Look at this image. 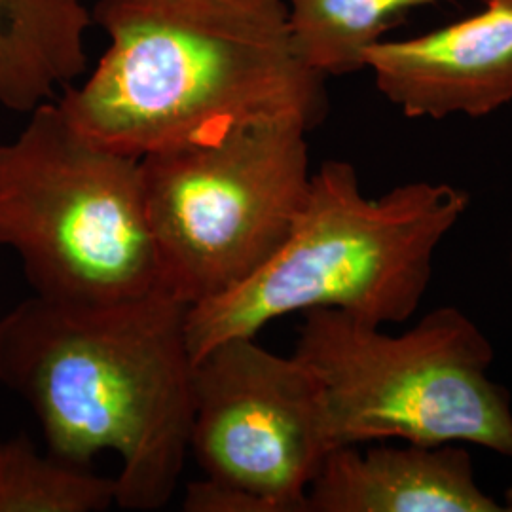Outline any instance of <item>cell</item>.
Instances as JSON below:
<instances>
[{
    "label": "cell",
    "instance_id": "12",
    "mask_svg": "<svg viewBox=\"0 0 512 512\" xmlns=\"http://www.w3.org/2000/svg\"><path fill=\"white\" fill-rule=\"evenodd\" d=\"M116 507V478L40 456L25 435L0 442V512H103Z\"/></svg>",
    "mask_w": 512,
    "mask_h": 512
},
{
    "label": "cell",
    "instance_id": "9",
    "mask_svg": "<svg viewBox=\"0 0 512 512\" xmlns=\"http://www.w3.org/2000/svg\"><path fill=\"white\" fill-rule=\"evenodd\" d=\"M308 512H505L461 444L334 448L308 490Z\"/></svg>",
    "mask_w": 512,
    "mask_h": 512
},
{
    "label": "cell",
    "instance_id": "7",
    "mask_svg": "<svg viewBox=\"0 0 512 512\" xmlns=\"http://www.w3.org/2000/svg\"><path fill=\"white\" fill-rule=\"evenodd\" d=\"M332 450L319 382L294 355L239 336L194 363L190 452L209 478L274 512H308V490Z\"/></svg>",
    "mask_w": 512,
    "mask_h": 512
},
{
    "label": "cell",
    "instance_id": "5",
    "mask_svg": "<svg viewBox=\"0 0 512 512\" xmlns=\"http://www.w3.org/2000/svg\"><path fill=\"white\" fill-rule=\"evenodd\" d=\"M0 247L46 300L162 291L141 160L93 143L52 101L0 145Z\"/></svg>",
    "mask_w": 512,
    "mask_h": 512
},
{
    "label": "cell",
    "instance_id": "10",
    "mask_svg": "<svg viewBox=\"0 0 512 512\" xmlns=\"http://www.w3.org/2000/svg\"><path fill=\"white\" fill-rule=\"evenodd\" d=\"M82 0H0V105L33 112L88 65Z\"/></svg>",
    "mask_w": 512,
    "mask_h": 512
},
{
    "label": "cell",
    "instance_id": "1",
    "mask_svg": "<svg viewBox=\"0 0 512 512\" xmlns=\"http://www.w3.org/2000/svg\"><path fill=\"white\" fill-rule=\"evenodd\" d=\"M184 302L23 300L0 319V382L35 412L54 458L114 452L116 507L164 509L190 454L194 359Z\"/></svg>",
    "mask_w": 512,
    "mask_h": 512
},
{
    "label": "cell",
    "instance_id": "14",
    "mask_svg": "<svg viewBox=\"0 0 512 512\" xmlns=\"http://www.w3.org/2000/svg\"><path fill=\"white\" fill-rule=\"evenodd\" d=\"M503 509L505 512H512V484L507 488V492H505V497H503Z\"/></svg>",
    "mask_w": 512,
    "mask_h": 512
},
{
    "label": "cell",
    "instance_id": "2",
    "mask_svg": "<svg viewBox=\"0 0 512 512\" xmlns=\"http://www.w3.org/2000/svg\"><path fill=\"white\" fill-rule=\"evenodd\" d=\"M109 48L57 101L93 143L131 158L293 116L329 114L281 0H95Z\"/></svg>",
    "mask_w": 512,
    "mask_h": 512
},
{
    "label": "cell",
    "instance_id": "16",
    "mask_svg": "<svg viewBox=\"0 0 512 512\" xmlns=\"http://www.w3.org/2000/svg\"><path fill=\"white\" fill-rule=\"evenodd\" d=\"M82 2H86V0H82Z\"/></svg>",
    "mask_w": 512,
    "mask_h": 512
},
{
    "label": "cell",
    "instance_id": "3",
    "mask_svg": "<svg viewBox=\"0 0 512 512\" xmlns=\"http://www.w3.org/2000/svg\"><path fill=\"white\" fill-rule=\"evenodd\" d=\"M469 205L463 188L429 181L368 198L349 162L321 164L274 256L238 287L188 308L194 363L220 342L256 338L289 313L327 308L376 327L410 321L433 279L440 243Z\"/></svg>",
    "mask_w": 512,
    "mask_h": 512
},
{
    "label": "cell",
    "instance_id": "15",
    "mask_svg": "<svg viewBox=\"0 0 512 512\" xmlns=\"http://www.w3.org/2000/svg\"><path fill=\"white\" fill-rule=\"evenodd\" d=\"M511 272H512V247H511Z\"/></svg>",
    "mask_w": 512,
    "mask_h": 512
},
{
    "label": "cell",
    "instance_id": "6",
    "mask_svg": "<svg viewBox=\"0 0 512 512\" xmlns=\"http://www.w3.org/2000/svg\"><path fill=\"white\" fill-rule=\"evenodd\" d=\"M310 131L300 118H268L141 158L164 293L200 304L274 256L310 190Z\"/></svg>",
    "mask_w": 512,
    "mask_h": 512
},
{
    "label": "cell",
    "instance_id": "8",
    "mask_svg": "<svg viewBox=\"0 0 512 512\" xmlns=\"http://www.w3.org/2000/svg\"><path fill=\"white\" fill-rule=\"evenodd\" d=\"M425 35L380 40L365 69L406 118H482L512 101V0Z\"/></svg>",
    "mask_w": 512,
    "mask_h": 512
},
{
    "label": "cell",
    "instance_id": "13",
    "mask_svg": "<svg viewBox=\"0 0 512 512\" xmlns=\"http://www.w3.org/2000/svg\"><path fill=\"white\" fill-rule=\"evenodd\" d=\"M186 512H274L260 497L247 490L205 476L188 484L183 499Z\"/></svg>",
    "mask_w": 512,
    "mask_h": 512
},
{
    "label": "cell",
    "instance_id": "11",
    "mask_svg": "<svg viewBox=\"0 0 512 512\" xmlns=\"http://www.w3.org/2000/svg\"><path fill=\"white\" fill-rule=\"evenodd\" d=\"M294 44L317 73L365 69V55L410 10L442 0H281Z\"/></svg>",
    "mask_w": 512,
    "mask_h": 512
},
{
    "label": "cell",
    "instance_id": "4",
    "mask_svg": "<svg viewBox=\"0 0 512 512\" xmlns=\"http://www.w3.org/2000/svg\"><path fill=\"white\" fill-rule=\"evenodd\" d=\"M293 355L319 382L332 450L397 439L512 459L511 395L490 376L494 346L456 306L397 336L344 311H304Z\"/></svg>",
    "mask_w": 512,
    "mask_h": 512
}]
</instances>
